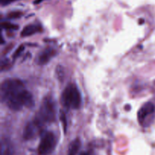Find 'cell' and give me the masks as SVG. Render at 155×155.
I'll list each match as a JSON object with an SVG mask.
<instances>
[{
  "mask_svg": "<svg viewBox=\"0 0 155 155\" xmlns=\"http://www.w3.org/2000/svg\"><path fill=\"white\" fill-rule=\"evenodd\" d=\"M1 99L11 110H20L23 107L32 108L34 105L32 94L24 83L17 79L4 81L1 86Z\"/></svg>",
  "mask_w": 155,
  "mask_h": 155,
  "instance_id": "1",
  "label": "cell"
},
{
  "mask_svg": "<svg viewBox=\"0 0 155 155\" xmlns=\"http://www.w3.org/2000/svg\"><path fill=\"white\" fill-rule=\"evenodd\" d=\"M56 110L54 101L50 97H46L42 101L39 113L33 121L42 127L45 124H51L55 121Z\"/></svg>",
  "mask_w": 155,
  "mask_h": 155,
  "instance_id": "2",
  "label": "cell"
},
{
  "mask_svg": "<svg viewBox=\"0 0 155 155\" xmlns=\"http://www.w3.org/2000/svg\"><path fill=\"white\" fill-rule=\"evenodd\" d=\"M61 102L68 109H78L82 104V96L77 86L70 83L62 92Z\"/></svg>",
  "mask_w": 155,
  "mask_h": 155,
  "instance_id": "3",
  "label": "cell"
},
{
  "mask_svg": "<svg viewBox=\"0 0 155 155\" xmlns=\"http://www.w3.org/2000/svg\"><path fill=\"white\" fill-rule=\"evenodd\" d=\"M56 143L57 141L54 133L51 132H46L41 138L38 147V153L39 155L50 154L55 148Z\"/></svg>",
  "mask_w": 155,
  "mask_h": 155,
  "instance_id": "4",
  "label": "cell"
},
{
  "mask_svg": "<svg viewBox=\"0 0 155 155\" xmlns=\"http://www.w3.org/2000/svg\"><path fill=\"white\" fill-rule=\"evenodd\" d=\"M155 112V106L153 103L148 102L144 104L138 112V120L141 125L145 127L148 122V117H151Z\"/></svg>",
  "mask_w": 155,
  "mask_h": 155,
  "instance_id": "5",
  "label": "cell"
},
{
  "mask_svg": "<svg viewBox=\"0 0 155 155\" xmlns=\"http://www.w3.org/2000/svg\"><path fill=\"white\" fill-rule=\"evenodd\" d=\"M39 130H40V127L39 126H37V124L34 121H33V122H29L26 125L25 129H24V139L25 140H30V139H33L36 136V133Z\"/></svg>",
  "mask_w": 155,
  "mask_h": 155,
  "instance_id": "6",
  "label": "cell"
},
{
  "mask_svg": "<svg viewBox=\"0 0 155 155\" xmlns=\"http://www.w3.org/2000/svg\"><path fill=\"white\" fill-rule=\"evenodd\" d=\"M54 54H55V51L53 48H46L39 55L38 63L39 64H45L51 60V58L54 57Z\"/></svg>",
  "mask_w": 155,
  "mask_h": 155,
  "instance_id": "7",
  "label": "cell"
},
{
  "mask_svg": "<svg viewBox=\"0 0 155 155\" xmlns=\"http://www.w3.org/2000/svg\"><path fill=\"white\" fill-rule=\"evenodd\" d=\"M42 31V27L38 24H30V25L26 26L23 30L21 31V35L22 37H27V36H32L35 33H39Z\"/></svg>",
  "mask_w": 155,
  "mask_h": 155,
  "instance_id": "8",
  "label": "cell"
},
{
  "mask_svg": "<svg viewBox=\"0 0 155 155\" xmlns=\"http://www.w3.org/2000/svg\"><path fill=\"white\" fill-rule=\"evenodd\" d=\"M80 145H81V142L79 139H76L75 140L71 142L68 148V155H77L80 148Z\"/></svg>",
  "mask_w": 155,
  "mask_h": 155,
  "instance_id": "9",
  "label": "cell"
},
{
  "mask_svg": "<svg viewBox=\"0 0 155 155\" xmlns=\"http://www.w3.org/2000/svg\"><path fill=\"white\" fill-rule=\"evenodd\" d=\"M2 27L6 30H18V27L17 25H14L9 22H2Z\"/></svg>",
  "mask_w": 155,
  "mask_h": 155,
  "instance_id": "10",
  "label": "cell"
},
{
  "mask_svg": "<svg viewBox=\"0 0 155 155\" xmlns=\"http://www.w3.org/2000/svg\"><path fill=\"white\" fill-rule=\"evenodd\" d=\"M61 121L62 123V125H63L64 131V133H66L67 130H68V122H67V117L66 115L64 112H61Z\"/></svg>",
  "mask_w": 155,
  "mask_h": 155,
  "instance_id": "11",
  "label": "cell"
},
{
  "mask_svg": "<svg viewBox=\"0 0 155 155\" xmlns=\"http://www.w3.org/2000/svg\"><path fill=\"white\" fill-rule=\"evenodd\" d=\"M24 50V47L23 46V45H21V46L18 47V49L15 51V52L14 53V55H13V58L15 59L17 58L18 57V56H20L21 54V53H22V51Z\"/></svg>",
  "mask_w": 155,
  "mask_h": 155,
  "instance_id": "12",
  "label": "cell"
},
{
  "mask_svg": "<svg viewBox=\"0 0 155 155\" xmlns=\"http://www.w3.org/2000/svg\"><path fill=\"white\" fill-rule=\"evenodd\" d=\"M18 1V0H0V3L2 6L4 5H8L11 4L12 2H15Z\"/></svg>",
  "mask_w": 155,
  "mask_h": 155,
  "instance_id": "13",
  "label": "cell"
},
{
  "mask_svg": "<svg viewBox=\"0 0 155 155\" xmlns=\"http://www.w3.org/2000/svg\"><path fill=\"white\" fill-rule=\"evenodd\" d=\"M2 155H11V151H9L8 148H4L2 145Z\"/></svg>",
  "mask_w": 155,
  "mask_h": 155,
  "instance_id": "14",
  "label": "cell"
},
{
  "mask_svg": "<svg viewBox=\"0 0 155 155\" xmlns=\"http://www.w3.org/2000/svg\"><path fill=\"white\" fill-rule=\"evenodd\" d=\"M22 15L21 13H20V12H12V13L9 14L8 15V18H20V16Z\"/></svg>",
  "mask_w": 155,
  "mask_h": 155,
  "instance_id": "15",
  "label": "cell"
},
{
  "mask_svg": "<svg viewBox=\"0 0 155 155\" xmlns=\"http://www.w3.org/2000/svg\"><path fill=\"white\" fill-rule=\"evenodd\" d=\"M80 155H92V152L91 151H83L82 152Z\"/></svg>",
  "mask_w": 155,
  "mask_h": 155,
  "instance_id": "16",
  "label": "cell"
},
{
  "mask_svg": "<svg viewBox=\"0 0 155 155\" xmlns=\"http://www.w3.org/2000/svg\"><path fill=\"white\" fill-rule=\"evenodd\" d=\"M43 1H45V0H35L34 4H39V3L42 2Z\"/></svg>",
  "mask_w": 155,
  "mask_h": 155,
  "instance_id": "17",
  "label": "cell"
}]
</instances>
